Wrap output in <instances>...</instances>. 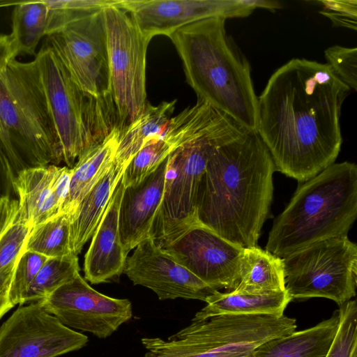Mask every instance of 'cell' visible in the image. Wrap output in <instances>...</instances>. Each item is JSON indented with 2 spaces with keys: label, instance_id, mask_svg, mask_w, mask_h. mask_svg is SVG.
I'll list each match as a JSON object with an SVG mask.
<instances>
[{
  "label": "cell",
  "instance_id": "6da1fadb",
  "mask_svg": "<svg viewBox=\"0 0 357 357\" xmlns=\"http://www.w3.org/2000/svg\"><path fill=\"white\" fill-rule=\"evenodd\" d=\"M349 90L315 61L293 59L273 73L257 98V131L277 171L303 183L335 162Z\"/></svg>",
  "mask_w": 357,
  "mask_h": 357
},
{
  "label": "cell",
  "instance_id": "7a4b0ae2",
  "mask_svg": "<svg viewBox=\"0 0 357 357\" xmlns=\"http://www.w3.org/2000/svg\"><path fill=\"white\" fill-rule=\"evenodd\" d=\"M275 171L256 130L246 129L215 147L199 185L198 224L244 248L257 246L270 213Z\"/></svg>",
  "mask_w": 357,
  "mask_h": 357
},
{
  "label": "cell",
  "instance_id": "3957f363",
  "mask_svg": "<svg viewBox=\"0 0 357 357\" xmlns=\"http://www.w3.org/2000/svg\"><path fill=\"white\" fill-rule=\"evenodd\" d=\"M225 19L212 17L183 26L169 38L197 98L243 128H257V97L250 68L225 31Z\"/></svg>",
  "mask_w": 357,
  "mask_h": 357
},
{
  "label": "cell",
  "instance_id": "277c9868",
  "mask_svg": "<svg viewBox=\"0 0 357 357\" xmlns=\"http://www.w3.org/2000/svg\"><path fill=\"white\" fill-rule=\"evenodd\" d=\"M357 217V166L333 163L300 185L275 219L265 248L283 258L321 240L347 236Z\"/></svg>",
  "mask_w": 357,
  "mask_h": 357
},
{
  "label": "cell",
  "instance_id": "5b68a950",
  "mask_svg": "<svg viewBox=\"0 0 357 357\" xmlns=\"http://www.w3.org/2000/svg\"><path fill=\"white\" fill-rule=\"evenodd\" d=\"M0 144L16 173L62 162L35 59H14L0 72Z\"/></svg>",
  "mask_w": 357,
  "mask_h": 357
},
{
  "label": "cell",
  "instance_id": "8992f818",
  "mask_svg": "<svg viewBox=\"0 0 357 357\" xmlns=\"http://www.w3.org/2000/svg\"><path fill=\"white\" fill-rule=\"evenodd\" d=\"M284 314H222L191 322L167 339L143 337L142 357H253L264 342L295 331Z\"/></svg>",
  "mask_w": 357,
  "mask_h": 357
},
{
  "label": "cell",
  "instance_id": "52a82bcc",
  "mask_svg": "<svg viewBox=\"0 0 357 357\" xmlns=\"http://www.w3.org/2000/svg\"><path fill=\"white\" fill-rule=\"evenodd\" d=\"M34 59L59 139L62 162L73 168L82 153L116 126V116L84 94L49 45H43Z\"/></svg>",
  "mask_w": 357,
  "mask_h": 357
},
{
  "label": "cell",
  "instance_id": "ba28073f",
  "mask_svg": "<svg viewBox=\"0 0 357 357\" xmlns=\"http://www.w3.org/2000/svg\"><path fill=\"white\" fill-rule=\"evenodd\" d=\"M245 130L236 126L199 138L169 155L163 197L149 234L160 247L199 225L197 192L208 160L215 147Z\"/></svg>",
  "mask_w": 357,
  "mask_h": 357
},
{
  "label": "cell",
  "instance_id": "9c48e42d",
  "mask_svg": "<svg viewBox=\"0 0 357 357\" xmlns=\"http://www.w3.org/2000/svg\"><path fill=\"white\" fill-rule=\"evenodd\" d=\"M282 259L292 300L320 297L340 306L356 296L357 245L347 236L315 242Z\"/></svg>",
  "mask_w": 357,
  "mask_h": 357
},
{
  "label": "cell",
  "instance_id": "30bf717a",
  "mask_svg": "<svg viewBox=\"0 0 357 357\" xmlns=\"http://www.w3.org/2000/svg\"><path fill=\"white\" fill-rule=\"evenodd\" d=\"M102 16L109 91L121 130L142 113L147 102L146 58L151 39L116 5L103 9Z\"/></svg>",
  "mask_w": 357,
  "mask_h": 357
},
{
  "label": "cell",
  "instance_id": "8fae6325",
  "mask_svg": "<svg viewBox=\"0 0 357 357\" xmlns=\"http://www.w3.org/2000/svg\"><path fill=\"white\" fill-rule=\"evenodd\" d=\"M47 45L84 94L116 116L109 91L102 10L71 21L47 36Z\"/></svg>",
  "mask_w": 357,
  "mask_h": 357
},
{
  "label": "cell",
  "instance_id": "7c38bea8",
  "mask_svg": "<svg viewBox=\"0 0 357 357\" xmlns=\"http://www.w3.org/2000/svg\"><path fill=\"white\" fill-rule=\"evenodd\" d=\"M66 327L98 338L112 335L132 317L131 302L102 294L78 273L47 296L38 301Z\"/></svg>",
  "mask_w": 357,
  "mask_h": 357
},
{
  "label": "cell",
  "instance_id": "4fadbf2b",
  "mask_svg": "<svg viewBox=\"0 0 357 357\" xmlns=\"http://www.w3.org/2000/svg\"><path fill=\"white\" fill-rule=\"evenodd\" d=\"M88 341L36 301L20 305L0 326V357H58L83 348Z\"/></svg>",
  "mask_w": 357,
  "mask_h": 357
},
{
  "label": "cell",
  "instance_id": "5bb4252c",
  "mask_svg": "<svg viewBox=\"0 0 357 357\" xmlns=\"http://www.w3.org/2000/svg\"><path fill=\"white\" fill-rule=\"evenodd\" d=\"M160 248L216 290L232 291L239 284L245 248L205 226L195 225Z\"/></svg>",
  "mask_w": 357,
  "mask_h": 357
},
{
  "label": "cell",
  "instance_id": "9a60e30c",
  "mask_svg": "<svg viewBox=\"0 0 357 357\" xmlns=\"http://www.w3.org/2000/svg\"><path fill=\"white\" fill-rule=\"evenodd\" d=\"M139 29L152 39L169 37L177 29L212 17H245L255 7L252 0H117Z\"/></svg>",
  "mask_w": 357,
  "mask_h": 357
},
{
  "label": "cell",
  "instance_id": "2e32d148",
  "mask_svg": "<svg viewBox=\"0 0 357 357\" xmlns=\"http://www.w3.org/2000/svg\"><path fill=\"white\" fill-rule=\"evenodd\" d=\"M123 273L135 285L154 291L160 300L206 301L217 291L178 264L151 237L141 241L127 257Z\"/></svg>",
  "mask_w": 357,
  "mask_h": 357
},
{
  "label": "cell",
  "instance_id": "e0dca14e",
  "mask_svg": "<svg viewBox=\"0 0 357 357\" xmlns=\"http://www.w3.org/2000/svg\"><path fill=\"white\" fill-rule=\"evenodd\" d=\"M168 157L141 183L126 187L119 211L121 244L128 255L141 241L149 237L162 202Z\"/></svg>",
  "mask_w": 357,
  "mask_h": 357
},
{
  "label": "cell",
  "instance_id": "ac0fdd59",
  "mask_svg": "<svg viewBox=\"0 0 357 357\" xmlns=\"http://www.w3.org/2000/svg\"><path fill=\"white\" fill-rule=\"evenodd\" d=\"M124 188L121 179L84 257V278L94 284L107 282L123 273L128 255L121 244L119 211Z\"/></svg>",
  "mask_w": 357,
  "mask_h": 357
},
{
  "label": "cell",
  "instance_id": "d6986e66",
  "mask_svg": "<svg viewBox=\"0 0 357 357\" xmlns=\"http://www.w3.org/2000/svg\"><path fill=\"white\" fill-rule=\"evenodd\" d=\"M54 167H27L12 180L20 211L31 228L61 213L52 190Z\"/></svg>",
  "mask_w": 357,
  "mask_h": 357
},
{
  "label": "cell",
  "instance_id": "ffe728a7",
  "mask_svg": "<svg viewBox=\"0 0 357 357\" xmlns=\"http://www.w3.org/2000/svg\"><path fill=\"white\" fill-rule=\"evenodd\" d=\"M125 165L114 160L110 169L83 197L70 218V248L77 255L92 237L121 181Z\"/></svg>",
  "mask_w": 357,
  "mask_h": 357
},
{
  "label": "cell",
  "instance_id": "44dd1931",
  "mask_svg": "<svg viewBox=\"0 0 357 357\" xmlns=\"http://www.w3.org/2000/svg\"><path fill=\"white\" fill-rule=\"evenodd\" d=\"M120 131L115 126L101 141L82 153L71 168L69 192L62 209L70 218L83 197L112 165Z\"/></svg>",
  "mask_w": 357,
  "mask_h": 357
},
{
  "label": "cell",
  "instance_id": "7402d4cb",
  "mask_svg": "<svg viewBox=\"0 0 357 357\" xmlns=\"http://www.w3.org/2000/svg\"><path fill=\"white\" fill-rule=\"evenodd\" d=\"M339 312L315 326L267 340L255 351L253 357H325L335 338Z\"/></svg>",
  "mask_w": 357,
  "mask_h": 357
},
{
  "label": "cell",
  "instance_id": "603a6c76",
  "mask_svg": "<svg viewBox=\"0 0 357 357\" xmlns=\"http://www.w3.org/2000/svg\"><path fill=\"white\" fill-rule=\"evenodd\" d=\"M31 227L20 211L17 198L0 197V291L10 287L18 260L26 250Z\"/></svg>",
  "mask_w": 357,
  "mask_h": 357
},
{
  "label": "cell",
  "instance_id": "cb8c5ba5",
  "mask_svg": "<svg viewBox=\"0 0 357 357\" xmlns=\"http://www.w3.org/2000/svg\"><path fill=\"white\" fill-rule=\"evenodd\" d=\"M292 298L287 291L249 294L234 291H217L206 300V305L192 319H203L222 314H271L282 316Z\"/></svg>",
  "mask_w": 357,
  "mask_h": 357
},
{
  "label": "cell",
  "instance_id": "d4e9b609",
  "mask_svg": "<svg viewBox=\"0 0 357 357\" xmlns=\"http://www.w3.org/2000/svg\"><path fill=\"white\" fill-rule=\"evenodd\" d=\"M176 99L157 106L149 102L142 113L120 131L114 161L126 167L148 143L158 140L172 117Z\"/></svg>",
  "mask_w": 357,
  "mask_h": 357
},
{
  "label": "cell",
  "instance_id": "484cf974",
  "mask_svg": "<svg viewBox=\"0 0 357 357\" xmlns=\"http://www.w3.org/2000/svg\"><path fill=\"white\" fill-rule=\"evenodd\" d=\"M282 258L254 246L244 249L236 292L266 294L285 291Z\"/></svg>",
  "mask_w": 357,
  "mask_h": 357
},
{
  "label": "cell",
  "instance_id": "4316f807",
  "mask_svg": "<svg viewBox=\"0 0 357 357\" xmlns=\"http://www.w3.org/2000/svg\"><path fill=\"white\" fill-rule=\"evenodd\" d=\"M54 32L53 11L47 0L22 1L14 6L10 36L18 55H36L40 40Z\"/></svg>",
  "mask_w": 357,
  "mask_h": 357
},
{
  "label": "cell",
  "instance_id": "83f0119b",
  "mask_svg": "<svg viewBox=\"0 0 357 357\" xmlns=\"http://www.w3.org/2000/svg\"><path fill=\"white\" fill-rule=\"evenodd\" d=\"M70 238V215L62 212L31 228L26 250L47 258L63 257L73 253Z\"/></svg>",
  "mask_w": 357,
  "mask_h": 357
},
{
  "label": "cell",
  "instance_id": "f1b7e54d",
  "mask_svg": "<svg viewBox=\"0 0 357 357\" xmlns=\"http://www.w3.org/2000/svg\"><path fill=\"white\" fill-rule=\"evenodd\" d=\"M78 273L77 255H69L48 258L29 286L24 304L38 301L70 281Z\"/></svg>",
  "mask_w": 357,
  "mask_h": 357
},
{
  "label": "cell",
  "instance_id": "f546056e",
  "mask_svg": "<svg viewBox=\"0 0 357 357\" xmlns=\"http://www.w3.org/2000/svg\"><path fill=\"white\" fill-rule=\"evenodd\" d=\"M173 151L164 140L159 139L143 146L126 167L121 181L124 187L141 183L153 173Z\"/></svg>",
  "mask_w": 357,
  "mask_h": 357
},
{
  "label": "cell",
  "instance_id": "4dcf8cb0",
  "mask_svg": "<svg viewBox=\"0 0 357 357\" xmlns=\"http://www.w3.org/2000/svg\"><path fill=\"white\" fill-rule=\"evenodd\" d=\"M339 324L325 357H357V303L350 300L339 306Z\"/></svg>",
  "mask_w": 357,
  "mask_h": 357
},
{
  "label": "cell",
  "instance_id": "1f68e13d",
  "mask_svg": "<svg viewBox=\"0 0 357 357\" xmlns=\"http://www.w3.org/2000/svg\"><path fill=\"white\" fill-rule=\"evenodd\" d=\"M48 258L35 252L25 250L20 257L8 290L10 301L24 305L30 284Z\"/></svg>",
  "mask_w": 357,
  "mask_h": 357
},
{
  "label": "cell",
  "instance_id": "d6a6232c",
  "mask_svg": "<svg viewBox=\"0 0 357 357\" xmlns=\"http://www.w3.org/2000/svg\"><path fill=\"white\" fill-rule=\"evenodd\" d=\"M327 64L350 89H357V49L333 45L324 51Z\"/></svg>",
  "mask_w": 357,
  "mask_h": 357
},
{
  "label": "cell",
  "instance_id": "836d02e7",
  "mask_svg": "<svg viewBox=\"0 0 357 357\" xmlns=\"http://www.w3.org/2000/svg\"><path fill=\"white\" fill-rule=\"evenodd\" d=\"M323 9L319 13L329 18L335 26L356 30V0H321Z\"/></svg>",
  "mask_w": 357,
  "mask_h": 357
},
{
  "label": "cell",
  "instance_id": "e575fe53",
  "mask_svg": "<svg viewBox=\"0 0 357 357\" xmlns=\"http://www.w3.org/2000/svg\"><path fill=\"white\" fill-rule=\"evenodd\" d=\"M17 56L10 34H0V72Z\"/></svg>",
  "mask_w": 357,
  "mask_h": 357
},
{
  "label": "cell",
  "instance_id": "d590c367",
  "mask_svg": "<svg viewBox=\"0 0 357 357\" xmlns=\"http://www.w3.org/2000/svg\"><path fill=\"white\" fill-rule=\"evenodd\" d=\"M9 287L0 291V319L15 305L8 296Z\"/></svg>",
  "mask_w": 357,
  "mask_h": 357
},
{
  "label": "cell",
  "instance_id": "8d00e7d4",
  "mask_svg": "<svg viewBox=\"0 0 357 357\" xmlns=\"http://www.w3.org/2000/svg\"><path fill=\"white\" fill-rule=\"evenodd\" d=\"M255 8H265L274 11L282 7L281 3L277 1L252 0Z\"/></svg>",
  "mask_w": 357,
  "mask_h": 357
},
{
  "label": "cell",
  "instance_id": "74e56055",
  "mask_svg": "<svg viewBox=\"0 0 357 357\" xmlns=\"http://www.w3.org/2000/svg\"><path fill=\"white\" fill-rule=\"evenodd\" d=\"M9 160L0 144V172L7 170L10 168ZM1 195H0L1 197Z\"/></svg>",
  "mask_w": 357,
  "mask_h": 357
},
{
  "label": "cell",
  "instance_id": "f35d334b",
  "mask_svg": "<svg viewBox=\"0 0 357 357\" xmlns=\"http://www.w3.org/2000/svg\"><path fill=\"white\" fill-rule=\"evenodd\" d=\"M22 1H13V0H0V8L8 7L10 6H16L20 3Z\"/></svg>",
  "mask_w": 357,
  "mask_h": 357
}]
</instances>
